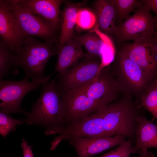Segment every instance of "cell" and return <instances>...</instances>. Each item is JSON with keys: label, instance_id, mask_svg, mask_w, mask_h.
Here are the masks:
<instances>
[{"label": "cell", "instance_id": "31", "mask_svg": "<svg viewBox=\"0 0 157 157\" xmlns=\"http://www.w3.org/2000/svg\"><path fill=\"white\" fill-rule=\"evenodd\" d=\"M154 37L156 40L157 42V31H156L154 36Z\"/></svg>", "mask_w": 157, "mask_h": 157}, {"label": "cell", "instance_id": "1", "mask_svg": "<svg viewBox=\"0 0 157 157\" xmlns=\"http://www.w3.org/2000/svg\"><path fill=\"white\" fill-rule=\"evenodd\" d=\"M40 95L25 115L24 123L44 128L47 135L59 134L66 126L65 106L56 78L42 85Z\"/></svg>", "mask_w": 157, "mask_h": 157}, {"label": "cell", "instance_id": "7", "mask_svg": "<svg viewBox=\"0 0 157 157\" xmlns=\"http://www.w3.org/2000/svg\"><path fill=\"white\" fill-rule=\"evenodd\" d=\"M14 13L25 36L39 37L45 42H58L56 39L57 30L52 26L21 7L15 0H5Z\"/></svg>", "mask_w": 157, "mask_h": 157}, {"label": "cell", "instance_id": "4", "mask_svg": "<svg viewBox=\"0 0 157 157\" xmlns=\"http://www.w3.org/2000/svg\"><path fill=\"white\" fill-rule=\"evenodd\" d=\"M150 11L141 0L135 13L117 25L114 35L117 43L121 44L131 40L138 43L152 39L157 28V19Z\"/></svg>", "mask_w": 157, "mask_h": 157}, {"label": "cell", "instance_id": "26", "mask_svg": "<svg viewBox=\"0 0 157 157\" xmlns=\"http://www.w3.org/2000/svg\"><path fill=\"white\" fill-rule=\"evenodd\" d=\"M24 123V120L15 119L8 114L0 111V134L5 138L11 131L17 129V125Z\"/></svg>", "mask_w": 157, "mask_h": 157}, {"label": "cell", "instance_id": "6", "mask_svg": "<svg viewBox=\"0 0 157 157\" xmlns=\"http://www.w3.org/2000/svg\"><path fill=\"white\" fill-rule=\"evenodd\" d=\"M101 65L98 58H84L58 76L56 83L58 88L65 92L87 84L96 77Z\"/></svg>", "mask_w": 157, "mask_h": 157}, {"label": "cell", "instance_id": "11", "mask_svg": "<svg viewBox=\"0 0 157 157\" xmlns=\"http://www.w3.org/2000/svg\"><path fill=\"white\" fill-rule=\"evenodd\" d=\"M59 134L51 144V150H55L61 141L70 138L106 136L102 110L67 126Z\"/></svg>", "mask_w": 157, "mask_h": 157}, {"label": "cell", "instance_id": "28", "mask_svg": "<svg viewBox=\"0 0 157 157\" xmlns=\"http://www.w3.org/2000/svg\"><path fill=\"white\" fill-rule=\"evenodd\" d=\"M22 140L21 147L23 150V157H34L31 146L28 144V142L24 138H23Z\"/></svg>", "mask_w": 157, "mask_h": 157}, {"label": "cell", "instance_id": "3", "mask_svg": "<svg viewBox=\"0 0 157 157\" xmlns=\"http://www.w3.org/2000/svg\"><path fill=\"white\" fill-rule=\"evenodd\" d=\"M42 42L33 37H27L18 53L17 63L24 71L25 76L32 81L41 82L49 80L52 74L45 75L44 69L49 59L56 55L58 44Z\"/></svg>", "mask_w": 157, "mask_h": 157}, {"label": "cell", "instance_id": "17", "mask_svg": "<svg viewBox=\"0 0 157 157\" xmlns=\"http://www.w3.org/2000/svg\"><path fill=\"white\" fill-rule=\"evenodd\" d=\"M99 30L108 35H114L117 28V11L110 0H97L94 4Z\"/></svg>", "mask_w": 157, "mask_h": 157}, {"label": "cell", "instance_id": "14", "mask_svg": "<svg viewBox=\"0 0 157 157\" xmlns=\"http://www.w3.org/2000/svg\"><path fill=\"white\" fill-rule=\"evenodd\" d=\"M19 6L50 24L60 29V7L62 0H15Z\"/></svg>", "mask_w": 157, "mask_h": 157}, {"label": "cell", "instance_id": "10", "mask_svg": "<svg viewBox=\"0 0 157 157\" xmlns=\"http://www.w3.org/2000/svg\"><path fill=\"white\" fill-rule=\"evenodd\" d=\"M60 92L65 104V127L105 107L79 89Z\"/></svg>", "mask_w": 157, "mask_h": 157}, {"label": "cell", "instance_id": "21", "mask_svg": "<svg viewBox=\"0 0 157 157\" xmlns=\"http://www.w3.org/2000/svg\"><path fill=\"white\" fill-rule=\"evenodd\" d=\"M85 49V57L95 58L100 57L104 44V40L98 34L92 30L83 35L73 36Z\"/></svg>", "mask_w": 157, "mask_h": 157}, {"label": "cell", "instance_id": "30", "mask_svg": "<svg viewBox=\"0 0 157 157\" xmlns=\"http://www.w3.org/2000/svg\"><path fill=\"white\" fill-rule=\"evenodd\" d=\"M140 157H155L154 155L147 149H141L137 152Z\"/></svg>", "mask_w": 157, "mask_h": 157}, {"label": "cell", "instance_id": "25", "mask_svg": "<svg viewBox=\"0 0 157 157\" xmlns=\"http://www.w3.org/2000/svg\"><path fill=\"white\" fill-rule=\"evenodd\" d=\"M95 14L86 8H81L78 11L76 18V24L83 30L90 29L97 24Z\"/></svg>", "mask_w": 157, "mask_h": 157}, {"label": "cell", "instance_id": "8", "mask_svg": "<svg viewBox=\"0 0 157 157\" xmlns=\"http://www.w3.org/2000/svg\"><path fill=\"white\" fill-rule=\"evenodd\" d=\"M107 67L101 69L93 80L76 88L104 107L117 99L121 88L113 72Z\"/></svg>", "mask_w": 157, "mask_h": 157}, {"label": "cell", "instance_id": "20", "mask_svg": "<svg viewBox=\"0 0 157 157\" xmlns=\"http://www.w3.org/2000/svg\"><path fill=\"white\" fill-rule=\"evenodd\" d=\"M17 54L1 38L0 40V79L19 73Z\"/></svg>", "mask_w": 157, "mask_h": 157}, {"label": "cell", "instance_id": "24", "mask_svg": "<svg viewBox=\"0 0 157 157\" xmlns=\"http://www.w3.org/2000/svg\"><path fill=\"white\" fill-rule=\"evenodd\" d=\"M93 31L102 38L104 42L100 57L101 65L99 71L113 61L115 56V49L113 43L108 35L101 32L97 26Z\"/></svg>", "mask_w": 157, "mask_h": 157}, {"label": "cell", "instance_id": "22", "mask_svg": "<svg viewBox=\"0 0 157 157\" xmlns=\"http://www.w3.org/2000/svg\"><path fill=\"white\" fill-rule=\"evenodd\" d=\"M140 100L139 106L149 111L157 119V77L144 90Z\"/></svg>", "mask_w": 157, "mask_h": 157}, {"label": "cell", "instance_id": "29", "mask_svg": "<svg viewBox=\"0 0 157 157\" xmlns=\"http://www.w3.org/2000/svg\"><path fill=\"white\" fill-rule=\"evenodd\" d=\"M141 1L143 4L155 13L157 19V0H142Z\"/></svg>", "mask_w": 157, "mask_h": 157}, {"label": "cell", "instance_id": "13", "mask_svg": "<svg viewBox=\"0 0 157 157\" xmlns=\"http://www.w3.org/2000/svg\"><path fill=\"white\" fill-rule=\"evenodd\" d=\"M125 138L119 135L93 138L71 137L67 139L78 157H89L118 146Z\"/></svg>", "mask_w": 157, "mask_h": 157}, {"label": "cell", "instance_id": "23", "mask_svg": "<svg viewBox=\"0 0 157 157\" xmlns=\"http://www.w3.org/2000/svg\"><path fill=\"white\" fill-rule=\"evenodd\" d=\"M117 11L116 24L118 25L130 16V14L137 9L141 3L140 0H110Z\"/></svg>", "mask_w": 157, "mask_h": 157}, {"label": "cell", "instance_id": "19", "mask_svg": "<svg viewBox=\"0 0 157 157\" xmlns=\"http://www.w3.org/2000/svg\"><path fill=\"white\" fill-rule=\"evenodd\" d=\"M64 1L65 7L60 13V32L58 39V47L64 45L73 37L77 15L81 6V3Z\"/></svg>", "mask_w": 157, "mask_h": 157}, {"label": "cell", "instance_id": "5", "mask_svg": "<svg viewBox=\"0 0 157 157\" xmlns=\"http://www.w3.org/2000/svg\"><path fill=\"white\" fill-rule=\"evenodd\" d=\"M25 76L22 80L13 81L0 80V111L7 114L20 113L26 115L27 113L21 107V101L29 92L38 88L41 85L49 81L30 82Z\"/></svg>", "mask_w": 157, "mask_h": 157}, {"label": "cell", "instance_id": "18", "mask_svg": "<svg viewBox=\"0 0 157 157\" xmlns=\"http://www.w3.org/2000/svg\"><path fill=\"white\" fill-rule=\"evenodd\" d=\"M151 148H157V125L141 116L137 120L133 153Z\"/></svg>", "mask_w": 157, "mask_h": 157}, {"label": "cell", "instance_id": "9", "mask_svg": "<svg viewBox=\"0 0 157 157\" xmlns=\"http://www.w3.org/2000/svg\"><path fill=\"white\" fill-rule=\"evenodd\" d=\"M118 53L139 65L150 82L157 77V51L153 37L140 42L122 44Z\"/></svg>", "mask_w": 157, "mask_h": 157}, {"label": "cell", "instance_id": "15", "mask_svg": "<svg viewBox=\"0 0 157 157\" xmlns=\"http://www.w3.org/2000/svg\"><path fill=\"white\" fill-rule=\"evenodd\" d=\"M115 62L123 80L133 91H142L151 82L142 69L129 59L117 53Z\"/></svg>", "mask_w": 157, "mask_h": 157}, {"label": "cell", "instance_id": "12", "mask_svg": "<svg viewBox=\"0 0 157 157\" xmlns=\"http://www.w3.org/2000/svg\"><path fill=\"white\" fill-rule=\"evenodd\" d=\"M0 35L17 54L26 38L5 0H0Z\"/></svg>", "mask_w": 157, "mask_h": 157}, {"label": "cell", "instance_id": "2", "mask_svg": "<svg viewBox=\"0 0 157 157\" xmlns=\"http://www.w3.org/2000/svg\"><path fill=\"white\" fill-rule=\"evenodd\" d=\"M141 108L129 98L107 105L102 110L105 136H122L135 142L137 119L143 115Z\"/></svg>", "mask_w": 157, "mask_h": 157}, {"label": "cell", "instance_id": "27", "mask_svg": "<svg viewBox=\"0 0 157 157\" xmlns=\"http://www.w3.org/2000/svg\"><path fill=\"white\" fill-rule=\"evenodd\" d=\"M135 142L132 140H125L114 149L101 157H130L133 154Z\"/></svg>", "mask_w": 157, "mask_h": 157}, {"label": "cell", "instance_id": "16", "mask_svg": "<svg viewBox=\"0 0 157 157\" xmlns=\"http://www.w3.org/2000/svg\"><path fill=\"white\" fill-rule=\"evenodd\" d=\"M57 55L56 70L61 74L85 58V53L81 44L72 38L62 46H58Z\"/></svg>", "mask_w": 157, "mask_h": 157}]
</instances>
